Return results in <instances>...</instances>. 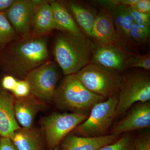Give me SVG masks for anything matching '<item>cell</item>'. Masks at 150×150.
Wrapping results in <instances>:
<instances>
[{
    "label": "cell",
    "instance_id": "obj_1",
    "mask_svg": "<svg viewBox=\"0 0 150 150\" xmlns=\"http://www.w3.org/2000/svg\"><path fill=\"white\" fill-rule=\"evenodd\" d=\"M49 58L47 35L19 37L0 49V69L25 79L30 71L49 61Z\"/></svg>",
    "mask_w": 150,
    "mask_h": 150
},
{
    "label": "cell",
    "instance_id": "obj_2",
    "mask_svg": "<svg viewBox=\"0 0 150 150\" xmlns=\"http://www.w3.org/2000/svg\"><path fill=\"white\" fill-rule=\"evenodd\" d=\"M94 44L86 35L78 36L61 32L54 41L55 61L65 76L75 74L90 64Z\"/></svg>",
    "mask_w": 150,
    "mask_h": 150
},
{
    "label": "cell",
    "instance_id": "obj_3",
    "mask_svg": "<svg viewBox=\"0 0 150 150\" xmlns=\"http://www.w3.org/2000/svg\"><path fill=\"white\" fill-rule=\"evenodd\" d=\"M105 100L88 90L75 74H72L65 76L56 88L52 101L62 111L88 114L94 105Z\"/></svg>",
    "mask_w": 150,
    "mask_h": 150
},
{
    "label": "cell",
    "instance_id": "obj_4",
    "mask_svg": "<svg viewBox=\"0 0 150 150\" xmlns=\"http://www.w3.org/2000/svg\"><path fill=\"white\" fill-rule=\"evenodd\" d=\"M75 74L86 88L105 99L117 95L122 81L118 72L96 64H89Z\"/></svg>",
    "mask_w": 150,
    "mask_h": 150
},
{
    "label": "cell",
    "instance_id": "obj_5",
    "mask_svg": "<svg viewBox=\"0 0 150 150\" xmlns=\"http://www.w3.org/2000/svg\"><path fill=\"white\" fill-rule=\"evenodd\" d=\"M146 71H134L122 77L116 106L117 116L126 112L135 103L150 101V78Z\"/></svg>",
    "mask_w": 150,
    "mask_h": 150
},
{
    "label": "cell",
    "instance_id": "obj_6",
    "mask_svg": "<svg viewBox=\"0 0 150 150\" xmlns=\"http://www.w3.org/2000/svg\"><path fill=\"white\" fill-rule=\"evenodd\" d=\"M117 102L116 95L94 105L87 118L73 131L74 134L89 138L105 136L116 116Z\"/></svg>",
    "mask_w": 150,
    "mask_h": 150
},
{
    "label": "cell",
    "instance_id": "obj_7",
    "mask_svg": "<svg viewBox=\"0 0 150 150\" xmlns=\"http://www.w3.org/2000/svg\"><path fill=\"white\" fill-rule=\"evenodd\" d=\"M88 116V114L74 112H55L44 118L41 124L48 147L53 150L58 147Z\"/></svg>",
    "mask_w": 150,
    "mask_h": 150
},
{
    "label": "cell",
    "instance_id": "obj_8",
    "mask_svg": "<svg viewBox=\"0 0 150 150\" xmlns=\"http://www.w3.org/2000/svg\"><path fill=\"white\" fill-rule=\"evenodd\" d=\"M59 79L56 63L49 60L30 71L25 80L29 84L30 94L44 103L52 101Z\"/></svg>",
    "mask_w": 150,
    "mask_h": 150
},
{
    "label": "cell",
    "instance_id": "obj_9",
    "mask_svg": "<svg viewBox=\"0 0 150 150\" xmlns=\"http://www.w3.org/2000/svg\"><path fill=\"white\" fill-rule=\"evenodd\" d=\"M35 11L32 0H15L4 13L19 37L24 38L32 35Z\"/></svg>",
    "mask_w": 150,
    "mask_h": 150
},
{
    "label": "cell",
    "instance_id": "obj_10",
    "mask_svg": "<svg viewBox=\"0 0 150 150\" xmlns=\"http://www.w3.org/2000/svg\"><path fill=\"white\" fill-rule=\"evenodd\" d=\"M108 12L112 17L115 26L116 35L115 45L129 54H139L138 46L131 37V28L133 21L129 7L119 6Z\"/></svg>",
    "mask_w": 150,
    "mask_h": 150
},
{
    "label": "cell",
    "instance_id": "obj_11",
    "mask_svg": "<svg viewBox=\"0 0 150 150\" xmlns=\"http://www.w3.org/2000/svg\"><path fill=\"white\" fill-rule=\"evenodd\" d=\"M150 126V102L140 103L125 118L115 124L111 134L119 136L123 133L149 128Z\"/></svg>",
    "mask_w": 150,
    "mask_h": 150
},
{
    "label": "cell",
    "instance_id": "obj_12",
    "mask_svg": "<svg viewBox=\"0 0 150 150\" xmlns=\"http://www.w3.org/2000/svg\"><path fill=\"white\" fill-rule=\"evenodd\" d=\"M130 54L114 44L94 45L90 64H96L117 72L124 69V63Z\"/></svg>",
    "mask_w": 150,
    "mask_h": 150
},
{
    "label": "cell",
    "instance_id": "obj_13",
    "mask_svg": "<svg viewBox=\"0 0 150 150\" xmlns=\"http://www.w3.org/2000/svg\"><path fill=\"white\" fill-rule=\"evenodd\" d=\"M74 19L82 32L91 38L94 21L98 14L95 7L86 2L76 1H61Z\"/></svg>",
    "mask_w": 150,
    "mask_h": 150
},
{
    "label": "cell",
    "instance_id": "obj_14",
    "mask_svg": "<svg viewBox=\"0 0 150 150\" xmlns=\"http://www.w3.org/2000/svg\"><path fill=\"white\" fill-rule=\"evenodd\" d=\"M119 136L105 135L98 137H85L69 134L61 143L62 150H98L116 142Z\"/></svg>",
    "mask_w": 150,
    "mask_h": 150
},
{
    "label": "cell",
    "instance_id": "obj_15",
    "mask_svg": "<svg viewBox=\"0 0 150 150\" xmlns=\"http://www.w3.org/2000/svg\"><path fill=\"white\" fill-rule=\"evenodd\" d=\"M43 103L31 94L25 97L15 99V115L17 121L23 128H32L35 116L44 108Z\"/></svg>",
    "mask_w": 150,
    "mask_h": 150
},
{
    "label": "cell",
    "instance_id": "obj_16",
    "mask_svg": "<svg viewBox=\"0 0 150 150\" xmlns=\"http://www.w3.org/2000/svg\"><path fill=\"white\" fill-rule=\"evenodd\" d=\"M91 38L98 45H115L116 35L113 19L107 11L100 9L94 21Z\"/></svg>",
    "mask_w": 150,
    "mask_h": 150
},
{
    "label": "cell",
    "instance_id": "obj_17",
    "mask_svg": "<svg viewBox=\"0 0 150 150\" xmlns=\"http://www.w3.org/2000/svg\"><path fill=\"white\" fill-rule=\"evenodd\" d=\"M15 98L2 88H0V136L9 137L21 127L15 115Z\"/></svg>",
    "mask_w": 150,
    "mask_h": 150
},
{
    "label": "cell",
    "instance_id": "obj_18",
    "mask_svg": "<svg viewBox=\"0 0 150 150\" xmlns=\"http://www.w3.org/2000/svg\"><path fill=\"white\" fill-rule=\"evenodd\" d=\"M52 1L35 6L32 35L46 36L56 29L54 13L50 4Z\"/></svg>",
    "mask_w": 150,
    "mask_h": 150
},
{
    "label": "cell",
    "instance_id": "obj_19",
    "mask_svg": "<svg viewBox=\"0 0 150 150\" xmlns=\"http://www.w3.org/2000/svg\"><path fill=\"white\" fill-rule=\"evenodd\" d=\"M56 25V29L78 36L86 35L61 1H52L50 3Z\"/></svg>",
    "mask_w": 150,
    "mask_h": 150
},
{
    "label": "cell",
    "instance_id": "obj_20",
    "mask_svg": "<svg viewBox=\"0 0 150 150\" xmlns=\"http://www.w3.org/2000/svg\"><path fill=\"white\" fill-rule=\"evenodd\" d=\"M9 138L18 150H43L42 133L38 129L21 128Z\"/></svg>",
    "mask_w": 150,
    "mask_h": 150
},
{
    "label": "cell",
    "instance_id": "obj_21",
    "mask_svg": "<svg viewBox=\"0 0 150 150\" xmlns=\"http://www.w3.org/2000/svg\"><path fill=\"white\" fill-rule=\"evenodd\" d=\"M19 37L4 13H0V49Z\"/></svg>",
    "mask_w": 150,
    "mask_h": 150
},
{
    "label": "cell",
    "instance_id": "obj_22",
    "mask_svg": "<svg viewBox=\"0 0 150 150\" xmlns=\"http://www.w3.org/2000/svg\"><path fill=\"white\" fill-rule=\"evenodd\" d=\"M131 38L137 46H145L150 39V27L133 21L131 28Z\"/></svg>",
    "mask_w": 150,
    "mask_h": 150
},
{
    "label": "cell",
    "instance_id": "obj_23",
    "mask_svg": "<svg viewBox=\"0 0 150 150\" xmlns=\"http://www.w3.org/2000/svg\"><path fill=\"white\" fill-rule=\"evenodd\" d=\"M124 67V69L139 68L148 71L150 69V54H131L126 59Z\"/></svg>",
    "mask_w": 150,
    "mask_h": 150
},
{
    "label": "cell",
    "instance_id": "obj_24",
    "mask_svg": "<svg viewBox=\"0 0 150 150\" xmlns=\"http://www.w3.org/2000/svg\"><path fill=\"white\" fill-rule=\"evenodd\" d=\"M98 150H135L134 139L130 134H125L116 142Z\"/></svg>",
    "mask_w": 150,
    "mask_h": 150
},
{
    "label": "cell",
    "instance_id": "obj_25",
    "mask_svg": "<svg viewBox=\"0 0 150 150\" xmlns=\"http://www.w3.org/2000/svg\"><path fill=\"white\" fill-rule=\"evenodd\" d=\"M139 0H100L92 2L99 6L100 9L107 10L119 6L133 7L138 2Z\"/></svg>",
    "mask_w": 150,
    "mask_h": 150
},
{
    "label": "cell",
    "instance_id": "obj_26",
    "mask_svg": "<svg viewBox=\"0 0 150 150\" xmlns=\"http://www.w3.org/2000/svg\"><path fill=\"white\" fill-rule=\"evenodd\" d=\"M12 92L17 98L28 96L30 94L29 84L25 79L18 80L14 89Z\"/></svg>",
    "mask_w": 150,
    "mask_h": 150
},
{
    "label": "cell",
    "instance_id": "obj_27",
    "mask_svg": "<svg viewBox=\"0 0 150 150\" xmlns=\"http://www.w3.org/2000/svg\"><path fill=\"white\" fill-rule=\"evenodd\" d=\"M129 13L133 21L137 24L150 27V14L141 13L129 7Z\"/></svg>",
    "mask_w": 150,
    "mask_h": 150
},
{
    "label": "cell",
    "instance_id": "obj_28",
    "mask_svg": "<svg viewBox=\"0 0 150 150\" xmlns=\"http://www.w3.org/2000/svg\"><path fill=\"white\" fill-rule=\"evenodd\" d=\"M135 150H150L149 133L134 139Z\"/></svg>",
    "mask_w": 150,
    "mask_h": 150
},
{
    "label": "cell",
    "instance_id": "obj_29",
    "mask_svg": "<svg viewBox=\"0 0 150 150\" xmlns=\"http://www.w3.org/2000/svg\"><path fill=\"white\" fill-rule=\"evenodd\" d=\"M18 80L13 76L6 74L2 79L1 86L4 90L12 92L16 85Z\"/></svg>",
    "mask_w": 150,
    "mask_h": 150
},
{
    "label": "cell",
    "instance_id": "obj_30",
    "mask_svg": "<svg viewBox=\"0 0 150 150\" xmlns=\"http://www.w3.org/2000/svg\"><path fill=\"white\" fill-rule=\"evenodd\" d=\"M131 7L141 13L150 14V0H139L134 6Z\"/></svg>",
    "mask_w": 150,
    "mask_h": 150
},
{
    "label": "cell",
    "instance_id": "obj_31",
    "mask_svg": "<svg viewBox=\"0 0 150 150\" xmlns=\"http://www.w3.org/2000/svg\"><path fill=\"white\" fill-rule=\"evenodd\" d=\"M0 150H18L9 137H2L0 139Z\"/></svg>",
    "mask_w": 150,
    "mask_h": 150
},
{
    "label": "cell",
    "instance_id": "obj_32",
    "mask_svg": "<svg viewBox=\"0 0 150 150\" xmlns=\"http://www.w3.org/2000/svg\"><path fill=\"white\" fill-rule=\"evenodd\" d=\"M15 0H0V13H3L9 8Z\"/></svg>",
    "mask_w": 150,
    "mask_h": 150
},
{
    "label": "cell",
    "instance_id": "obj_33",
    "mask_svg": "<svg viewBox=\"0 0 150 150\" xmlns=\"http://www.w3.org/2000/svg\"><path fill=\"white\" fill-rule=\"evenodd\" d=\"M53 150H61L59 147H56V148H55V149H54Z\"/></svg>",
    "mask_w": 150,
    "mask_h": 150
},
{
    "label": "cell",
    "instance_id": "obj_34",
    "mask_svg": "<svg viewBox=\"0 0 150 150\" xmlns=\"http://www.w3.org/2000/svg\"><path fill=\"white\" fill-rule=\"evenodd\" d=\"M0 139H1V138H0Z\"/></svg>",
    "mask_w": 150,
    "mask_h": 150
}]
</instances>
